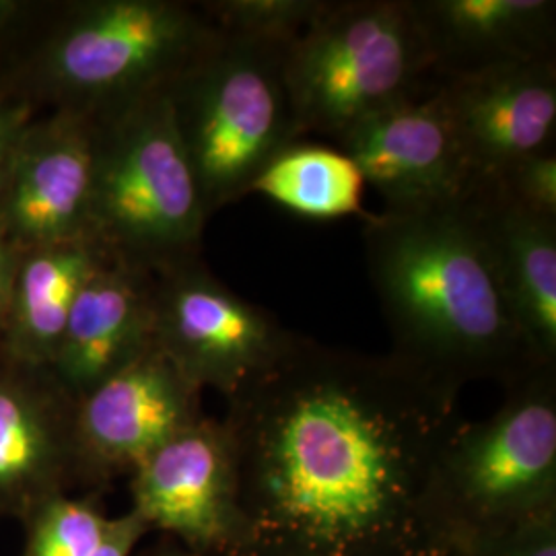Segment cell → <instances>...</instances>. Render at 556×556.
I'll list each match as a JSON object with an SVG mask.
<instances>
[{
    "mask_svg": "<svg viewBox=\"0 0 556 556\" xmlns=\"http://www.w3.org/2000/svg\"><path fill=\"white\" fill-rule=\"evenodd\" d=\"M243 536L238 556H457L429 482L457 394L392 355L298 334L227 397Z\"/></svg>",
    "mask_w": 556,
    "mask_h": 556,
    "instance_id": "1",
    "label": "cell"
},
{
    "mask_svg": "<svg viewBox=\"0 0 556 556\" xmlns=\"http://www.w3.org/2000/svg\"><path fill=\"white\" fill-rule=\"evenodd\" d=\"M369 280L392 357L457 394L491 379L505 390L542 365L505 298L472 200L363 215Z\"/></svg>",
    "mask_w": 556,
    "mask_h": 556,
    "instance_id": "2",
    "label": "cell"
},
{
    "mask_svg": "<svg viewBox=\"0 0 556 556\" xmlns=\"http://www.w3.org/2000/svg\"><path fill=\"white\" fill-rule=\"evenodd\" d=\"M219 34L200 2L48 4L4 89L36 110L101 119L167 89Z\"/></svg>",
    "mask_w": 556,
    "mask_h": 556,
    "instance_id": "3",
    "label": "cell"
},
{
    "mask_svg": "<svg viewBox=\"0 0 556 556\" xmlns=\"http://www.w3.org/2000/svg\"><path fill=\"white\" fill-rule=\"evenodd\" d=\"M208 219L167 89L93 119L87 238L108 258L160 275L200 258Z\"/></svg>",
    "mask_w": 556,
    "mask_h": 556,
    "instance_id": "4",
    "label": "cell"
},
{
    "mask_svg": "<svg viewBox=\"0 0 556 556\" xmlns=\"http://www.w3.org/2000/svg\"><path fill=\"white\" fill-rule=\"evenodd\" d=\"M427 503L457 556L556 509V367L505 388L491 417L457 422L435 459Z\"/></svg>",
    "mask_w": 556,
    "mask_h": 556,
    "instance_id": "5",
    "label": "cell"
},
{
    "mask_svg": "<svg viewBox=\"0 0 556 556\" xmlns=\"http://www.w3.org/2000/svg\"><path fill=\"white\" fill-rule=\"evenodd\" d=\"M289 46L219 29L208 50L167 87L211 217L248 197L266 165L303 140L285 79Z\"/></svg>",
    "mask_w": 556,
    "mask_h": 556,
    "instance_id": "6",
    "label": "cell"
},
{
    "mask_svg": "<svg viewBox=\"0 0 556 556\" xmlns=\"http://www.w3.org/2000/svg\"><path fill=\"white\" fill-rule=\"evenodd\" d=\"M285 79L301 139H337L439 87L410 0H324L285 52Z\"/></svg>",
    "mask_w": 556,
    "mask_h": 556,
    "instance_id": "7",
    "label": "cell"
},
{
    "mask_svg": "<svg viewBox=\"0 0 556 556\" xmlns=\"http://www.w3.org/2000/svg\"><path fill=\"white\" fill-rule=\"evenodd\" d=\"M298 332L239 298L202 258L155 275L153 338L179 374L199 390L236 396L268 371Z\"/></svg>",
    "mask_w": 556,
    "mask_h": 556,
    "instance_id": "8",
    "label": "cell"
},
{
    "mask_svg": "<svg viewBox=\"0 0 556 556\" xmlns=\"http://www.w3.org/2000/svg\"><path fill=\"white\" fill-rule=\"evenodd\" d=\"M132 511L200 556H238V459L223 418H200L130 472Z\"/></svg>",
    "mask_w": 556,
    "mask_h": 556,
    "instance_id": "9",
    "label": "cell"
},
{
    "mask_svg": "<svg viewBox=\"0 0 556 556\" xmlns=\"http://www.w3.org/2000/svg\"><path fill=\"white\" fill-rule=\"evenodd\" d=\"M204 417L202 390L157 346L75 402L79 484L105 486Z\"/></svg>",
    "mask_w": 556,
    "mask_h": 556,
    "instance_id": "10",
    "label": "cell"
},
{
    "mask_svg": "<svg viewBox=\"0 0 556 556\" xmlns=\"http://www.w3.org/2000/svg\"><path fill=\"white\" fill-rule=\"evenodd\" d=\"M334 144L383 199V211L441 208L477 192L438 89L358 119Z\"/></svg>",
    "mask_w": 556,
    "mask_h": 556,
    "instance_id": "11",
    "label": "cell"
},
{
    "mask_svg": "<svg viewBox=\"0 0 556 556\" xmlns=\"http://www.w3.org/2000/svg\"><path fill=\"white\" fill-rule=\"evenodd\" d=\"M438 96L477 190L556 149V60L439 80Z\"/></svg>",
    "mask_w": 556,
    "mask_h": 556,
    "instance_id": "12",
    "label": "cell"
},
{
    "mask_svg": "<svg viewBox=\"0 0 556 556\" xmlns=\"http://www.w3.org/2000/svg\"><path fill=\"white\" fill-rule=\"evenodd\" d=\"M93 119L36 116L0 186V225L17 250L87 238Z\"/></svg>",
    "mask_w": 556,
    "mask_h": 556,
    "instance_id": "13",
    "label": "cell"
},
{
    "mask_svg": "<svg viewBox=\"0 0 556 556\" xmlns=\"http://www.w3.org/2000/svg\"><path fill=\"white\" fill-rule=\"evenodd\" d=\"M75 484V400L48 369L0 353V516L25 521Z\"/></svg>",
    "mask_w": 556,
    "mask_h": 556,
    "instance_id": "14",
    "label": "cell"
},
{
    "mask_svg": "<svg viewBox=\"0 0 556 556\" xmlns=\"http://www.w3.org/2000/svg\"><path fill=\"white\" fill-rule=\"evenodd\" d=\"M153 285L155 275L110 258L83 285L48 367L75 402L155 346Z\"/></svg>",
    "mask_w": 556,
    "mask_h": 556,
    "instance_id": "15",
    "label": "cell"
},
{
    "mask_svg": "<svg viewBox=\"0 0 556 556\" xmlns=\"http://www.w3.org/2000/svg\"><path fill=\"white\" fill-rule=\"evenodd\" d=\"M439 80L556 60L555 0H410Z\"/></svg>",
    "mask_w": 556,
    "mask_h": 556,
    "instance_id": "16",
    "label": "cell"
},
{
    "mask_svg": "<svg viewBox=\"0 0 556 556\" xmlns=\"http://www.w3.org/2000/svg\"><path fill=\"white\" fill-rule=\"evenodd\" d=\"M511 314L542 365L556 367V219L534 215L497 186L472 197Z\"/></svg>",
    "mask_w": 556,
    "mask_h": 556,
    "instance_id": "17",
    "label": "cell"
},
{
    "mask_svg": "<svg viewBox=\"0 0 556 556\" xmlns=\"http://www.w3.org/2000/svg\"><path fill=\"white\" fill-rule=\"evenodd\" d=\"M105 260L89 238L20 250L0 353L48 369L83 285Z\"/></svg>",
    "mask_w": 556,
    "mask_h": 556,
    "instance_id": "18",
    "label": "cell"
},
{
    "mask_svg": "<svg viewBox=\"0 0 556 556\" xmlns=\"http://www.w3.org/2000/svg\"><path fill=\"white\" fill-rule=\"evenodd\" d=\"M365 188L355 161L337 147L299 140L266 165L250 194H262L299 217L332 220L365 215Z\"/></svg>",
    "mask_w": 556,
    "mask_h": 556,
    "instance_id": "19",
    "label": "cell"
},
{
    "mask_svg": "<svg viewBox=\"0 0 556 556\" xmlns=\"http://www.w3.org/2000/svg\"><path fill=\"white\" fill-rule=\"evenodd\" d=\"M114 517L105 516L93 498L56 495L27 517L23 556H93L110 532Z\"/></svg>",
    "mask_w": 556,
    "mask_h": 556,
    "instance_id": "20",
    "label": "cell"
},
{
    "mask_svg": "<svg viewBox=\"0 0 556 556\" xmlns=\"http://www.w3.org/2000/svg\"><path fill=\"white\" fill-rule=\"evenodd\" d=\"M324 0H206L204 13L220 31L289 46L312 23Z\"/></svg>",
    "mask_w": 556,
    "mask_h": 556,
    "instance_id": "21",
    "label": "cell"
},
{
    "mask_svg": "<svg viewBox=\"0 0 556 556\" xmlns=\"http://www.w3.org/2000/svg\"><path fill=\"white\" fill-rule=\"evenodd\" d=\"M493 186L517 206L556 219V149L517 163Z\"/></svg>",
    "mask_w": 556,
    "mask_h": 556,
    "instance_id": "22",
    "label": "cell"
},
{
    "mask_svg": "<svg viewBox=\"0 0 556 556\" xmlns=\"http://www.w3.org/2000/svg\"><path fill=\"white\" fill-rule=\"evenodd\" d=\"M462 556H556V509L468 546Z\"/></svg>",
    "mask_w": 556,
    "mask_h": 556,
    "instance_id": "23",
    "label": "cell"
},
{
    "mask_svg": "<svg viewBox=\"0 0 556 556\" xmlns=\"http://www.w3.org/2000/svg\"><path fill=\"white\" fill-rule=\"evenodd\" d=\"M38 116L36 105L17 96H0V186L7 178V172L17 153L21 137L31 119Z\"/></svg>",
    "mask_w": 556,
    "mask_h": 556,
    "instance_id": "24",
    "label": "cell"
},
{
    "mask_svg": "<svg viewBox=\"0 0 556 556\" xmlns=\"http://www.w3.org/2000/svg\"><path fill=\"white\" fill-rule=\"evenodd\" d=\"M149 534L147 523L132 509L114 517L110 532L93 556H132L142 538Z\"/></svg>",
    "mask_w": 556,
    "mask_h": 556,
    "instance_id": "25",
    "label": "cell"
},
{
    "mask_svg": "<svg viewBox=\"0 0 556 556\" xmlns=\"http://www.w3.org/2000/svg\"><path fill=\"white\" fill-rule=\"evenodd\" d=\"M17 254H20V250L15 248V243L9 239L7 231L0 225V340H2L7 314H9V301H11Z\"/></svg>",
    "mask_w": 556,
    "mask_h": 556,
    "instance_id": "26",
    "label": "cell"
},
{
    "mask_svg": "<svg viewBox=\"0 0 556 556\" xmlns=\"http://www.w3.org/2000/svg\"><path fill=\"white\" fill-rule=\"evenodd\" d=\"M139 556H200L188 548H184L179 542L174 538L165 536V540H160L155 546L142 551Z\"/></svg>",
    "mask_w": 556,
    "mask_h": 556,
    "instance_id": "27",
    "label": "cell"
},
{
    "mask_svg": "<svg viewBox=\"0 0 556 556\" xmlns=\"http://www.w3.org/2000/svg\"><path fill=\"white\" fill-rule=\"evenodd\" d=\"M2 93H4V89H2V87H0V96H2ZM9 96H11V93H9Z\"/></svg>",
    "mask_w": 556,
    "mask_h": 556,
    "instance_id": "28",
    "label": "cell"
}]
</instances>
